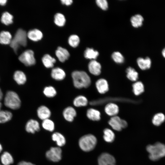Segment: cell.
I'll return each mask as SVG.
<instances>
[{"mask_svg": "<svg viewBox=\"0 0 165 165\" xmlns=\"http://www.w3.org/2000/svg\"><path fill=\"white\" fill-rule=\"evenodd\" d=\"M71 76L74 86L77 89L86 88L91 84L90 78L84 71H74L72 73Z\"/></svg>", "mask_w": 165, "mask_h": 165, "instance_id": "6da1fadb", "label": "cell"}, {"mask_svg": "<svg viewBox=\"0 0 165 165\" xmlns=\"http://www.w3.org/2000/svg\"><path fill=\"white\" fill-rule=\"evenodd\" d=\"M27 33L25 31L20 28L17 31L10 44L15 53H17L20 46H25L27 45Z\"/></svg>", "mask_w": 165, "mask_h": 165, "instance_id": "7a4b0ae2", "label": "cell"}, {"mask_svg": "<svg viewBox=\"0 0 165 165\" xmlns=\"http://www.w3.org/2000/svg\"><path fill=\"white\" fill-rule=\"evenodd\" d=\"M146 149L152 160L156 161L165 156V145L162 143L157 142L153 145H149Z\"/></svg>", "mask_w": 165, "mask_h": 165, "instance_id": "3957f363", "label": "cell"}, {"mask_svg": "<svg viewBox=\"0 0 165 165\" xmlns=\"http://www.w3.org/2000/svg\"><path fill=\"white\" fill-rule=\"evenodd\" d=\"M21 101L16 92L12 91H8L4 99V104L6 107L13 110L20 108Z\"/></svg>", "mask_w": 165, "mask_h": 165, "instance_id": "277c9868", "label": "cell"}, {"mask_svg": "<svg viewBox=\"0 0 165 165\" xmlns=\"http://www.w3.org/2000/svg\"><path fill=\"white\" fill-rule=\"evenodd\" d=\"M97 143L96 137L91 134L85 135L79 140V145L81 149L85 152H89L93 150Z\"/></svg>", "mask_w": 165, "mask_h": 165, "instance_id": "5b68a950", "label": "cell"}, {"mask_svg": "<svg viewBox=\"0 0 165 165\" xmlns=\"http://www.w3.org/2000/svg\"><path fill=\"white\" fill-rule=\"evenodd\" d=\"M18 59L21 63L27 66H31L36 63L34 53L31 50L25 51L19 56Z\"/></svg>", "mask_w": 165, "mask_h": 165, "instance_id": "8992f818", "label": "cell"}, {"mask_svg": "<svg viewBox=\"0 0 165 165\" xmlns=\"http://www.w3.org/2000/svg\"><path fill=\"white\" fill-rule=\"evenodd\" d=\"M109 125L114 130L121 131L127 126V122L117 116L112 117L108 121Z\"/></svg>", "mask_w": 165, "mask_h": 165, "instance_id": "52a82bcc", "label": "cell"}, {"mask_svg": "<svg viewBox=\"0 0 165 165\" xmlns=\"http://www.w3.org/2000/svg\"><path fill=\"white\" fill-rule=\"evenodd\" d=\"M62 150L59 147H52L46 153V158L50 160L57 162L61 159Z\"/></svg>", "mask_w": 165, "mask_h": 165, "instance_id": "ba28073f", "label": "cell"}, {"mask_svg": "<svg viewBox=\"0 0 165 165\" xmlns=\"http://www.w3.org/2000/svg\"><path fill=\"white\" fill-rule=\"evenodd\" d=\"M116 160L112 155L107 153H104L98 159V165H116Z\"/></svg>", "mask_w": 165, "mask_h": 165, "instance_id": "9c48e42d", "label": "cell"}, {"mask_svg": "<svg viewBox=\"0 0 165 165\" xmlns=\"http://www.w3.org/2000/svg\"><path fill=\"white\" fill-rule=\"evenodd\" d=\"M37 115L39 118L42 120L49 119L51 115L50 109L45 105H41L37 109Z\"/></svg>", "mask_w": 165, "mask_h": 165, "instance_id": "30bf717a", "label": "cell"}, {"mask_svg": "<svg viewBox=\"0 0 165 165\" xmlns=\"http://www.w3.org/2000/svg\"><path fill=\"white\" fill-rule=\"evenodd\" d=\"M77 115L75 109L72 107L66 108L63 112V115L64 119L69 122H72Z\"/></svg>", "mask_w": 165, "mask_h": 165, "instance_id": "8fae6325", "label": "cell"}, {"mask_svg": "<svg viewBox=\"0 0 165 165\" xmlns=\"http://www.w3.org/2000/svg\"><path fill=\"white\" fill-rule=\"evenodd\" d=\"M25 130L28 132L34 134L40 130L39 124L37 120L31 119L27 123L25 126Z\"/></svg>", "mask_w": 165, "mask_h": 165, "instance_id": "7c38bea8", "label": "cell"}, {"mask_svg": "<svg viewBox=\"0 0 165 165\" xmlns=\"http://www.w3.org/2000/svg\"><path fill=\"white\" fill-rule=\"evenodd\" d=\"M88 70L90 73L94 75H98L101 73V66L100 63L95 60H92L88 65Z\"/></svg>", "mask_w": 165, "mask_h": 165, "instance_id": "4fadbf2b", "label": "cell"}, {"mask_svg": "<svg viewBox=\"0 0 165 165\" xmlns=\"http://www.w3.org/2000/svg\"><path fill=\"white\" fill-rule=\"evenodd\" d=\"M51 75L53 79L57 81L63 80L66 77L64 71L59 67L53 68L51 71Z\"/></svg>", "mask_w": 165, "mask_h": 165, "instance_id": "5bb4252c", "label": "cell"}, {"mask_svg": "<svg viewBox=\"0 0 165 165\" xmlns=\"http://www.w3.org/2000/svg\"><path fill=\"white\" fill-rule=\"evenodd\" d=\"M55 54L58 59L61 62H64L68 60L70 56L67 50L60 46L56 50Z\"/></svg>", "mask_w": 165, "mask_h": 165, "instance_id": "9a60e30c", "label": "cell"}, {"mask_svg": "<svg viewBox=\"0 0 165 165\" xmlns=\"http://www.w3.org/2000/svg\"><path fill=\"white\" fill-rule=\"evenodd\" d=\"M96 87L98 92L101 94H104L108 90V85L107 81L104 79L97 80L96 83Z\"/></svg>", "mask_w": 165, "mask_h": 165, "instance_id": "2e32d148", "label": "cell"}, {"mask_svg": "<svg viewBox=\"0 0 165 165\" xmlns=\"http://www.w3.org/2000/svg\"><path fill=\"white\" fill-rule=\"evenodd\" d=\"M105 110L108 115L113 117L116 116L118 113L119 108L118 105L116 104L110 103L106 105Z\"/></svg>", "mask_w": 165, "mask_h": 165, "instance_id": "e0dca14e", "label": "cell"}, {"mask_svg": "<svg viewBox=\"0 0 165 165\" xmlns=\"http://www.w3.org/2000/svg\"><path fill=\"white\" fill-rule=\"evenodd\" d=\"M27 37L30 40L33 41H37L41 40L43 34L39 30L35 29L30 30L27 33Z\"/></svg>", "mask_w": 165, "mask_h": 165, "instance_id": "ac0fdd59", "label": "cell"}, {"mask_svg": "<svg viewBox=\"0 0 165 165\" xmlns=\"http://www.w3.org/2000/svg\"><path fill=\"white\" fill-rule=\"evenodd\" d=\"M137 63L139 67L142 70L149 69L151 65V61L148 57L145 58L139 57L137 60Z\"/></svg>", "mask_w": 165, "mask_h": 165, "instance_id": "d6986e66", "label": "cell"}, {"mask_svg": "<svg viewBox=\"0 0 165 165\" xmlns=\"http://www.w3.org/2000/svg\"><path fill=\"white\" fill-rule=\"evenodd\" d=\"M13 77L14 80L19 85L24 84L27 81L25 74L20 71L18 70L15 72Z\"/></svg>", "mask_w": 165, "mask_h": 165, "instance_id": "ffe728a7", "label": "cell"}, {"mask_svg": "<svg viewBox=\"0 0 165 165\" xmlns=\"http://www.w3.org/2000/svg\"><path fill=\"white\" fill-rule=\"evenodd\" d=\"M88 103L87 98L82 95L78 96L74 98L73 101L74 105L77 107L86 106Z\"/></svg>", "mask_w": 165, "mask_h": 165, "instance_id": "44dd1931", "label": "cell"}, {"mask_svg": "<svg viewBox=\"0 0 165 165\" xmlns=\"http://www.w3.org/2000/svg\"><path fill=\"white\" fill-rule=\"evenodd\" d=\"M87 117L93 121H97L101 119V114L97 110L93 108L88 109L86 112Z\"/></svg>", "mask_w": 165, "mask_h": 165, "instance_id": "7402d4cb", "label": "cell"}, {"mask_svg": "<svg viewBox=\"0 0 165 165\" xmlns=\"http://www.w3.org/2000/svg\"><path fill=\"white\" fill-rule=\"evenodd\" d=\"M12 36L8 31H2L0 32V43L2 44H10L12 39Z\"/></svg>", "mask_w": 165, "mask_h": 165, "instance_id": "603a6c76", "label": "cell"}, {"mask_svg": "<svg viewBox=\"0 0 165 165\" xmlns=\"http://www.w3.org/2000/svg\"><path fill=\"white\" fill-rule=\"evenodd\" d=\"M44 65L47 68L53 67L56 62V59L48 54H45L42 58Z\"/></svg>", "mask_w": 165, "mask_h": 165, "instance_id": "cb8c5ba5", "label": "cell"}, {"mask_svg": "<svg viewBox=\"0 0 165 165\" xmlns=\"http://www.w3.org/2000/svg\"><path fill=\"white\" fill-rule=\"evenodd\" d=\"M52 138L54 141H56L57 145L59 146H62L65 144L66 140L65 138L59 133H54L52 136Z\"/></svg>", "mask_w": 165, "mask_h": 165, "instance_id": "d4e9b609", "label": "cell"}, {"mask_svg": "<svg viewBox=\"0 0 165 165\" xmlns=\"http://www.w3.org/2000/svg\"><path fill=\"white\" fill-rule=\"evenodd\" d=\"M99 54L98 52L93 49L87 48L84 51V56L86 59L94 60L97 58Z\"/></svg>", "mask_w": 165, "mask_h": 165, "instance_id": "484cf974", "label": "cell"}, {"mask_svg": "<svg viewBox=\"0 0 165 165\" xmlns=\"http://www.w3.org/2000/svg\"><path fill=\"white\" fill-rule=\"evenodd\" d=\"M144 18L140 14H136L132 16L130 19V21L132 25L135 28L141 27Z\"/></svg>", "mask_w": 165, "mask_h": 165, "instance_id": "4316f807", "label": "cell"}, {"mask_svg": "<svg viewBox=\"0 0 165 165\" xmlns=\"http://www.w3.org/2000/svg\"><path fill=\"white\" fill-rule=\"evenodd\" d=\"M133 91L136 95H139L144 90V86L141 81H137L134 83L132 85Z\"/></svg>", "mask_w": 165, "mask_h": 165, "instance_id": "83f0119b", "label": "cell"}, {"mask_svg": "<svg viewBox=\"0 0 165 165\" xmlns=\"http://www.w3.org/2000/svg\"><path fill=\"white\" fill-rule=\"evenodd\" d=\"M13 16L8 12H5L2 14L1 21L5 25H8L13 23Z\"/></svg>", "mask_w": 165, "mask_h": 165, "instance_id": "f1b7e54d", "label": "cell"}, {"mask_svg": "<svg viewBox=\"0 0 165 165\" xmlns=\"http://www.w3.org/2000/svg\"><path fill=\"white\" fill-rule=\"evenodd\" d=\"M126 72L127 78L130 81H135L138 79V73L134 68L129 67L127 69Z\"/></svg>", "mask_w": 165, "mask_h": 165, "instance_id": "f546056e", "label": "cell"}, {"mask_svg": "<svg viewBox=\"0 0 165 165\" xmlns=\"http://www.w3.org/2000/svg\"><path fill=\"white\" fill-rule=\"evenodd\" d=\"M1 160L4 165H10L13 162V159L12 156L7 152H4L1 155Z\"/></svg>", "mask_w": 165, "mask_h": 165, "instance_id": "4dcf8cb0", "label": "cell"}, {"mask_svg": "<svg viewBox=\"0 0 165 165\" xmlns=\"http://www.w3.org/2000/svg\"><path fill=\"white\" fill-rule=\"evenodd\" d=\"M10 111L0 110V123H4L9 121L12 117Z\"/></svg>", "mask_w": 165, "mask_h": 165, "instance_id": "1f68e13d", "label": "cell"}, {"mask_svg": "<svg viewBox=\"0 0 165 165\" xmlns=\"http://www.w3.org/2000/svg\"><path fill=\"white\" fill-rule=\"evenodd\" d=\"M103 138L104 140L108 142H111L113 141L115 138V135L111 130L106 128L104 130Z\"/></svg>", "mask_w": 165, "mask_h": 165, "instance_id": "d6a6232c", "label": "cell"}, {"mask_svg": "<svg viewBox=\"0 0 165 165\" xmlns=\"http://www.w3.org/2000/svg\"><path fill=\"white\" fill-rule=\"evenodd\" d=\"M165 120L164 115L162 113L155 114L152 119V123L156 126H159L163 123Z\"/></svg>", "mask_w": 165, "mask_h": 165, "instance_id": "836d02e7", "label": "cell"}, {"mask_svg": "<svg viewBox=\"0 0 165 165\" xmlns=\"http://www.w3.org/2000/svg\"><path fill=\"white\" fill-rule=\"evenodd\" d=\"M43 93L46 97L49 98H52L54 97L56 95L57 92L56 90L53 86H49L44 88Z\"/></svg>", "mask_w": 165, "mask_h": 165, "instance_id": "e575fe53", "label": "cell"}, {"mask_svg": "<svg viewBox=\"0 0 165 165\" xmlns=\"http://www.w3.org/2000/svg\"><path fill=\"white\" fill-rule=\"evenodd\" d=\"M42 126L44 129L50 132L53 131L55 127L54 122L49 119L43 120Z\"/></svg>", "mask_w": 165, "mask_h": 165, "instance_id": "d590c367", "label": "cell"}, {"mask_svg": "<svg viewBox=\"0 0 165 165\" xmlns=\"http://www.w3.org/2000/svg\"><path fill=\"white\" fill-rule=\"evenodd\" d=\"M54 22L58 26L62 27L64 26L66 22V19L64 16L61 13H56L54 16Z\"/></svg>", "mask_w": 165, "mask_h": 165, "instance_id": "8d00e7d4", "label": "cell"}, {"mask_svg": "<svg viewBox=\"0 0 165 165\" xmlns=\"http://www.w3.org/2000/svg\"><path fill=\"white\" fill-rule=\"evenodd\" d=\"M80 42V39L78 36L75 35H71L69 37L68 42L70 45L73 47L78 46Z\"/></svg>", "mask_w": 165, "mask_h": 165, "instance_id": "74e56055", "label": "cell"}, {"mask_svg": "<svg viewBox=\"0 0 165 165\" xmlns=\"http://www.w3.org/2000/svg\"><path fill=\"white\" fill-rule=\"evenodd\" d=\"M112 57L113 61L118 64H122L124 61V58L123 55L119 52H114Z\"/></svg>", "mask_w": 165, "mask_h": 165, "instance_id": "f35d334b", "label": "cell"}, {"mask_svg": "<svg viewBox=\"0 0 165 165\" xmlns=\"http://www.w3.org/2000/svg\"><path fill=\"white\" fill-rule=\"evenodd\" d=\"M97 6L103 10H106L108 8V3L106 0H97L96 1Z\"/></svg>", "mask_w": 165, "mask_h": 165, "instance_id": "ab89813d", "label": "cell"}, {"mask_svg": "<svg viewBox=\"0 0 165 165\" xmlns=\"http://www.w3.org/2000/svg\"><path fill=\"white\" fill-rule=\"evenodd\" d=\"M61 2L63 4L67 6L71 5L73 2V1L72 0H61Z\"/></svg>", "mask_w": 165, "mask_h": 165, "instance_id": "60d3db41", "label": "cell"}, {"mask_svg": "<svg viewBox=\"0 0 165 165\" xmlns=\"http://www.w3.org/2000/svg\"><path fill=\"white\" fill-rule=\"evenodd\" d=\"M17 165H35L31 163L22 161L19 162Z\"/></svg>", "mask_w": 165, "mask_h": 165, "instance_id": "b9f144b4", "label": "cell"}, {"mask_svg": "<svg viewBox=\"0 0 165 165\" xmlns=\"http://www.w3.org/2000/svg\"><path fill=\"white\" fill-rule=\"evenodd\" d=\"M7 2L6 0H0V5L1 6L5 5Z\"/></svg>", "mask_w": 165, "mask_h": 165, "instance_id": "7bdbcfd3", "label": "cell"}, {"mask_svg": "<svg viewBox=\"0 0 165 165\" xmlns=\"http://www.w3.org/2000/svg\"><path fill=\"white\" fill-rule=\"evenodd\" d=\"M162 54L163 57L165 58V48L162 50Z\"/></svg>", "mask_w": 165, "mask_h": 165, "instance_id": "ee69618b", "label": "cell"}, {"mask_svg": "<svg viewBox=\"0 0 165 165\" xmlns=\"http://www.w3.org/2000/svg\"><path fill=\"white\" fill-rule=\"evenodd\" d=\"M3 97V93L0 88V101L2 100Z\"/></svg>", "mask_w": 165, "mask_h": 165, "instance_id": "f6af8a7d", "label": "cell"}, {"mask_svg": "<svg viewBox=\"0 0 165 165\" xmlns=\"http://www.w3.org/2000/svg\"><path fill=\"white\" fill-rule=\"evenodd\" d=\"M2 147L1 145L0 144V152H1L2 150Z\"/></svg>", "mask_w": 165, "mask_h": 165, "instance_id": "bcb514c9", "label": "cell"}, {"mask_svg": "<svg viewBox=\"0 0 165 165\" xmlns=\"http://www.w3.org/2000/svg\"><path fill=\"white\" fill-rule=\"evenodd\" d=\"M2 106V104L1 102H0V110H1V108Z\"/></svg>", "mask_w": 165, "mask_h": 165, "instance_id": "7dc6e473", "label": "cell"}, {"mask_svg": "<svg viewBox=\"0 0 165 165\" xmlns=\"http://www.w3.org/2000/svg\"></svg>", "mask_w": 165, "mask_h": 165, "instance_id": "c3c4849f", "label": "cell"}]
</instances>
